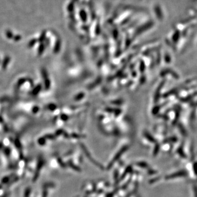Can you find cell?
I'll return each instance as SVG.
<instances>
[{"mask_svg":"<svg viewBox=\"0 0 197 197\" xmlns=\"http://www.w3.org/2000/svg\"><path fill=\"white\" fill-rule=\"evenodd\" d=\"M10 61L11 58L9 57V56H6V57H5L2 63V68L3 70L6 69L8 66V65L10 63Z\"/></svg>","mask_w":197,"mask_h":197,"instance_id":"6da1fadb","label":"cell"},{"mask_svg":"<svg viewBox=\"0 0 197 197\" xmlns=\"http://www.w3.org/2000/svg\"><path fill=\"white\" fill-rule=\"evenodd\" d=\"M41 89H42V86L41 84H38L37 86L35 87L33 91H32V94L34 95H36L40 93Z\"/></svg>","mask_w":197,"mask_h":197,"instance_id":"7a4b0ae2","label":"cell"},{"mask_svg":"<svg viewBox=\"0 0 197 197\" xmlns=\"http://www.w3.org/2000/svg\"><path fill=\"white\" fill-rule=\"evenodd\" d=\"M43 81L45 82V87L46 90L49 89L50 86H51V81L49 80V77L43 79Z\"/></svg>","mask_w":197,"mask_h":197,"instance_id":"3957f363","label":"cell"},{"mask_svg":"<svg viewBox=\"0 0 197 197\" xmlns=\"http://www.w3.org/2000/svg\"><path fill=\"white\" fill-rule=\"evenodd\" d=\"M26 81V79L25 78H21L17 82V87L20 88L25 83V82Z\"/></svg>","mask_w":197,"mask_h":197,"instance_id":"277c9868","label":"cell"},{"mask_svg":"<svg viewBox=\"0 0 197 197\" xmlns=\"http://www.w3.org/2000/svg\"><path fill=\"white\" fill-rule=\"evenodd\" d=\"M44 48H44V46L43 45H41L40 46L39 49V50H38V54H39V55H41L42 54L43 52L44 51V49H45Z\"/></svg>","mask_w":197,"mask_h":197,"instance_id":"5b68a950","label":"cell"},{"mask_svg":"<svg viewBox=\"0 0 197 197\" xmlns=\"http://www.w3.org/2000/svg\"><path fill=\"white\" fill-rule=\"evenodd\" d=\"M48 108H49V109L50 110H51V111H54V110H55L56 109V108H57V106H56V105H54V104H49V105L48 106Z\"/></svg>","mask_w":197,"mask_h":197,"instance_id":"8992f818","label":"cell"},{"mask_svg":"<svg viewBox=\"0 0 197 197\" xmlns=\"http://www.w3.org/2000/svg\"><path fill=\"white\" fill-rule=\"evenodd\" d=\"M39 107L38 106H34L33 108H32V112L34 113H36L37 112H39Z\"/></svg>","mask_w":197,"mask_h":197,"instance_id":"52a82bcc","label":"cell"},{"mask_svg":"<svg viewBox=\"0 0 197 197\" xmlns=\"http://www.w3.org/2000/svg\"><path fill=\"white\" fill-rule=\"evenodd\" d=\"M61 119H63V120H67V119H68V117H67V115H65V114H62V115L61 116Z\"/></svg>","mask_w":197,"mask_h":197,"instance_id":"ba28073f","label":"cell"},{"mask_svg":"<svg viewBox=\"0 0 197 197\" xmlns=\"http://www.w3.org/2000/svg\"><path fill=\"white\" fill-rule=\"evenodd\" d=\"M83 97H84V94H83V93H81V94H78L77 96V97H76V99L77 100H78V99H82V98H83Z\"/></svg>","mask_w":197,"mask_h":197,"instance_id":"9c48e42d","label":"cell"},{"mask_svg":"<svg viewBox=\"0 0 197 197\" xmlns=\"http://www.w3.org/2000/svg\"><path fill=\"white\" fill-rule=\"evenodd\" d=\"M35 41H31V42L29 43V47H32L34 45V44H35Z\"/></svg>","mask_w":197,"mask_h":197,"instance_id":"30bf717a","label":"cell"},{"mask_svg":"<svg viewBox=\"0 0 197 197\" xmlns=\"http://www.w3.org/2000/svg\"><path fill=\"white\" fill-rule=\"evenodd\" d=\"M0 62H1V61H0Z\"/></svg>","mask_w":197,"mask_h":197,"instance_id":"8fae6325","label":"cell"}]
</instances>
